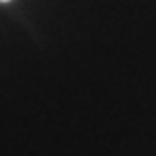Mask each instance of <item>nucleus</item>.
Returning a JSON list of instances; mask_svg holds the SVG:
<instances>
[{
	"mask_svg": "<svg viewBox=\"0 0 156 156\" xmlns=\"http://www.w3.org/2000/svg\"><path fill=\"white\" fill-rule=\"evenodd\" d=\"M0 2H10V0H0Z\"/></svg>",
	"mask_w": 156,
	"mask_h": 156,
	"instance_id": "nucleus-1",
	"label": "nucleus"
}]
</instances>
